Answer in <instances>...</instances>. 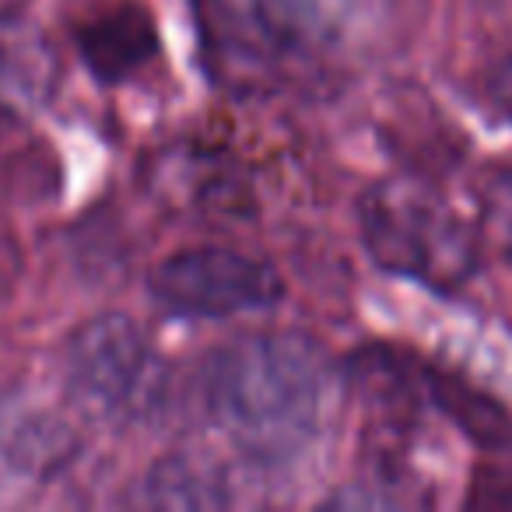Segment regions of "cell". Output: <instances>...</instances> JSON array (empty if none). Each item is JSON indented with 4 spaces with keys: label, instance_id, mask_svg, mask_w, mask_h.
I'll list each match as a JSON object with an SVG mask.
<instances>
[{
    "label": "cell",
    "instance_id": "7a4b0ae2",
    "mask_svg": "<svg viewBox=\"0 0 512 512\" xmlns=\"http://www.w3.org/2000/svg\"><path fill=\"white\" fill-rule=\"evenodd\" d=\"M362 239L376 264L432 288H460L474 274L481 235L435 186L414 176L379 179L362 197Z\"/></svg>",
    "mask_w": 512,
    "mask_h": 512
},
{
    "label": "cell",
    "instance_id": "8992f818",
    "mask_svg": "<svg viewBox=\"0 0 512 512\" xmlns=\"http://www.w3.org/2000/svg\"><path fill=\"white\" fill-rule=\"evenodd\" d=\"M225 502L228 491L218 484V477L179 456L158 463L141 484V505H155V509H211Z\"/></svg>",
    "mask_w": 512,
    "mask_h": 512
},
{
    "label": "cell",
    "instance_id": "277c9868",
    "mask_svg": "<svg viewBox=\"0 0 512 512\" xmlns=\"http://www.w3.org/2000/svg\"><path fill=\"white\" fill-rule=\"evenodd\" d=\"M71 379L109 414H141L158 397L162 372L127 316H102L71 341Z\"/></svg>",
    "mask_w": 512,
    "mask_h": 512
},
{
    "label": "cell",
    "instance_id": "52a82bcc",
    "mask_svg": "<svg viewBox=\"0 0 512 512\" xmlns=\"http://www.w3.org/2000/svg\"><path fill=\"white\" fill-rule=\"evenodd\" d=\"M351 0H256V15L274 36L316 39L337 29Z\"/></svg>",
    "mask_w": 512,
    "mask_h": 512
},
{
    "label": "cell",
    "instance_id": "6da1fadb",
    "mask_svg": "<svg viewBox=\"0 0 512 512\" xmlns=\"http://www.w3.org/2000/svg\"><path fill=\"white\" fill-rule=\"evenodd\" d=\"M330 397V362L306 334H242L204 365L211 421L253 460L278 463L313 442Z\"/></svg>",
    "mask_w": 512,
    "mask_h": 512
},
{
    "label": "cell",
    "instance_id": "3957f363",
    "mask_svg": "<svg viewBox=\"0 0 512 512\" xmlns=\"http://www.w3.org/2000/svg\"><path fill=\"white\" fill-rule=\"evenodd\" d=\"M151 295L179 316H221L267 309L285 295L278 271L225 246H193L165 256L151 271Z\"/></svg>",
    "mask_w": 512,
    "mask_h": 512
},
{
    "label": "cell",
    "instance_id": "ba28073f",
    "mask_svg": "<svg viewBox=\"0 0 512 512\" xmlns=\"http://www.w3.org/2000/svg\"><path fill=\"white\" fill-rule=\"evenodd\" d=\"M477 235L512 267V165H495L477 193Z\"/></svg>",
    "mask_w": 512,
    "mask_h": 512
},
{
    "label": "cell",
    "instance_id": "9c48e42d",
    "mask_svg": "<svg viewBox=\"0 0 512 512\" xmlns=\"http://www.w3.org/2000/svg\"><path fill=\"white\" fill-rule=\"evenodd\" d=\"M484 95L512 123V53L498 60V64H491V71L484 74Z\"/></svg>",
    "mask_w": 512,
    "mask_h": 512
},
{
    "label": "cell",
    "instance_id": "5b68a950",
    "mask_svg": "<svg viewBox=\"0 0 512 512\" xmlns=\"http://www.w3.org/2000/svg\"><path fill=\"white\" fill-rule=\"evenodd\" d=\"M78 46L102 81H123L158 53V32L144 8H116L88 22Z\"/></svg>",
    "mask_w": 512,
    "mask_h": 512
}]
</instances>
